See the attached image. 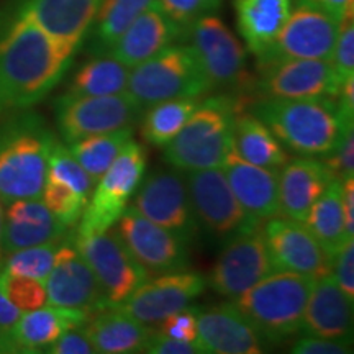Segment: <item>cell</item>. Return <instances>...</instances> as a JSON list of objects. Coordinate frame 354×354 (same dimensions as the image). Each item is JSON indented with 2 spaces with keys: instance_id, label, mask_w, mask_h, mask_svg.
Returning <instances> with one entry per match:
<instances>
[{
  "instance_id": "d590c367",
  "label": "cell",
  "mask_w": 354,
  "mask_h": 354,
  "mask_svg": "<svg viewBox=\"0 0 354 354\" xmlns=\"http://www.w3.org/2000/svg\"><path fill=\"white\" fill-rule=\"evenodd\" d=\"M61 243H48V245H38L21 250L12 251L6 254L3 271L12 276L30 277L35 281L43 282L50 276L53 264H55L56 251Z\"/></svg>"
},
{
  "instance_id": "ba28073f",
  "label": "cell",
  "mask_w": 354,
  "mask_h": 354,
  "mask_svg": "<svg viewBox=\"0 0 354 354\" xmlns=\"http://www.w3.org/2000/svg\"><path fill=\"white\" fill-rule=\"evenodd\" d=\"M143 112V105L128 91L112 95L64 94L55 104L57 130L68 145L133 127Z\"/></svg>"
},
{
  "instance_id": "60d3db41",
  "label": "cell",
  "mask_w": 354,
  "mask_h": 354,
  "mask_svg": "<svg viewBox=\"0 0 354 354\" xmlns=\"http://www.w3.org/2000/svg\"><path fill=\"white\" fill-rule=\"evenodd\" d=\"M154 3L167 19L183 30L184 35L198 17L210 12L203 0H154Z\"/></svg>"
},
{
  "instance_id": "4fadbf2b",
  "label": "cell",
  "mask_w": 354,
  "mask_h": 354,
  "mask_svg": "<svg viewBox=\"0 0 354 354\" xmlns=\"http://www.w3.org/2000/svg\"><path fill=\"white\" fill-rule=\"evenodd\" d=\"M123 245L149 276L184 271L189 266V243L159 227L130 205L115 223Z\"/></svg>"
},
{
  "instance_id": "4316f807",
  "label": "cell",
  "mask_w": 354,
  "mask_h": 354,
  "mask_svg": "<svg viewBox=\"0 0 354 354\" xmlns=\"http://www.w3.org/2000/svg\"><path fill=\"white\" fill-rule=\"evenodd\" d=\"M183 35V30L167 19L156 3H153L123 32L109 55L128 69H133L158 55Z\"/></svg>"
},
{
  "instance_id": "4dcf8cb0",
  "label": "cell",
  "mask_w": 354,
  "mask_h": 354,
  "mask_svg": "<svg viewBox=\"0 0 354 354\" xmlns=\"http://www.w3.org/2000/svg\"><path fill=\"white\" fill-rule=\"evenodd\" d=\"M342 184V180L338 179L331 180L322 196L313 202L304 221L305 227L310 230L318 245L330 258H333V254L343 246L344 241L353 240L346 236V230H344Z\"/></svg>"
},
{
  "instance_id": "816d5d0a",
  "label": "cell",
  "mask_w": 354,
  "mask_h": 354,
  "mask_svg": "<svg viewBox=\"0 0 354 354\" xmlns=\"http://www.w3.org/2000/svg\"><path fill=\"white\" fill-rule=\"evenodd\" d=\"M2 232H3V202L0 201V258L3 256L2 250Z\"/></svg>"
},
{
  "instance_id": "f6af8a7d",
  "label": "cell",
  "mask_w": 354,
  "mask_h": 354,
  "mask_svg": "<svg viewBox=\"0 0 354 354\" xmlns=\"http://www.w3.org/2000/svg\"><path fill=\"white\" fill-rule=\"evenodd\" d=\"M353 342L348 339H330L318 338V336L302 335L297 342H294L290 353L295 354H346L351 353Z\"/></svg>"
},
{
  "instance_id": "9a60e30c",
  "label": "cell",
  "mask_w": 354,
  "mask_h": 354,
  "mask_svg": "<svg viewBox=\"0 0 354 354\" xmlns=\"http://www.w3.org/2000/svg\"><path fill=\"white\" fill-rule=\"evenodd\" d=\"M133 207L159 227L169 230L185 243L194 240L198 223L194 215L185 179L177 172L156 171L141 180Z\"/></svg>"
},
{
  "instance_id": "277c9868",
  "label": "cell",
  "mask_w": 354,
  "mask_h": 354,
  "mask_svg": "<svg viewBox=\"0 0 354 354\" xmlns=\"http://www.w3.org/2000/svg\"><path fill=\"white\" fill-rule=\"evenodd\" d=\"M55 136L37 117H21L0 131V201L41 198Z\"/></svg>"
},
{
  "instance_id": "7402d4cb",
  "label": "cell",
  "mask_w": 354,
  "mask_h": 354,
  "mask_svg": "<svg viewBox=\"0 0 354 354\" xmlns=\"http://www.w3.org/2000/svg\"><path fill=\"white\" fill-rule=\"evenodd\" d=\"M69 227L44 205L41 198H21L3 205V256L21 248L63 243Z\"/></svg>"
},
{
  "instance_id": "f1b7e54d",
  "label": "cell",
  "mask_w": 354,
  "mask_h": 354,
  "mask_svg": "<svg viewBox=\"0 0 354 354\" xmlns=\"http://www.w3.org/2000/svg\"><path fill=\"white\" fill-rule=\"evenodd\" d=\"M294 0H233L236 28L246 48L258 57L289 20Z\"/></svg>"
},
{
  "instance_id": "7a4b0ae2",
  "label": "cell",
  "mask_w": 354,
  "mask_h": 354,
  "mask_svg": "<svg viewBox=\"0 0 354 354\" xmlns=\"http://www.w3.org/2000/svg\"><path fill=\"white\" fill-rule=\"evenodd\" d=\"M282 146L299 156H328L342 143L353 120L344 118L336 99H264L253 107Z\"/></svg>"
},
{
  "instance_id": "6da1fadb",
  "label": "cell",
  "mask_w": 354,
  "mask_h": 354,
  "mask_svg": "<svg viewBox=\"0 0 354 354\" xmlns=\"http://www.w3.org/2000/svg\"><path fill=\"white\" fill-rule=\"evenodd\" d=\"M74 53L17 10L0 33V115L43 100L69 69Z\"/></svg>"
},
{
  "instance_id": "5b68a950",
  "label": "cell",
  "mask_w": 354,
  "mask_h": 354,
  "mask_svg": "<svg viewBox=\"0 0 354 354\" xmlns=\"http://www.w3.org/2000/svg\"><path fill=\"white\" fill-rule=\"evenodd\" d=\"M236 112L232 97L202 100L183 130L165 146V161L185 172L221 167L233 146Z\"/></svg>"
},
{
  "instance_id": "484cf974",
  "label": "cell",
  "mask_w": 354,
  "mask_h": 354,
  "mask_svg": "<svg viewBox=\"0 0 354 354\" xmlns=\"http://www.w3.org/2000/svg\"><path fill=\"white\" fill-rule=\"evenodd\" d=\"M335 177L323 161L313 156L289 159L279 172V212L286 218L305 221L313 202Z\"/></svg>"
},
{
  "instance_id": "8fae6325",
  "label": "cell",
  "mask_w": 354,
  "mask_h": 354,
  "mask_svg": "<svg viewBox=\"0 0 354 354\" xmlns=\"http://www.w3.org/2000/svg\"><path fill=\"white\" fill-rule=\"evenodd\" d=\"M74 246L91 266L110 305H120L149 274L136 263L115 227L91 236H74Z\"/></svg>"
},
{
  "instance_id": "cb8c5ba5",
  "label": "cell",
  "mask_w": 354,
  "mask_h": 354,
  "mask_svg": "<svg viewBox=\"0 0 354 354\" xmlns=\"http://www.w3.org/2000/svg\"><path fill=\"white\" fill-rule=\"evenodd\" d=\"M102 0H21L17 10L30 17L50 37L76 53L88 35Z\"/></svg>"
},
{
  "instance_id": "9c48e42d",
  "label": "cell",
  "mask_w": 354,
  "mask_h": 354,
  "mask_svg": "<svg viewBox=\"0 0 354 354\" xmlns=\"http://www.w3.org/2000/svg\"><path fill=\"white\" fill-rule=\"evenodd\" d=\"M342 20L312 0H294L289 20L258 64L279 59H325L333 55Z\"/></svg>"
},
{
  "instance_id": "7dc6e473",
  "label": "cell",
  "mask_w": 354,
  "mask_h": 354,
  "mask_svg": "<svg viewBox=\"0 0 354 354\" xmlns=\"http://www.w3.org/2000/svg\"><path fill=\"white\" fill-rule=\"evenodd\" d=\"M148 354H201V348L196 343L180 342V339L171 338L161 331L153 330L149 338L146 339L143 351Z\"/></svg>"
},
{
  "instance_id": "b9f144b4",
  "label": "cell",
  "mask_w": 354,
  "mask_h": 354,
  "mask_svg": "<svg viewBox=\"0 0 354 354\" xmlns=\"http://www.w3.org/2000/svg\"><path fill=\"white\" fill-rule=\"evenodd\" d=\"M201 307H187L177 310L167 318L159 323V330L171 338L180 339V342L196 343L197 339V315Z\"/></svg>"
},
{
  "instance_id": "5bb4252c",
  "label": "cell",
  "mask_w": 354,
  "mask_h": 354,
  "mask_svg": "<svg viewBox=\"0 0 354 354\" xmlns=\"http://www.w3.org/2000/svg\"><path fill=\"white\" fill-rule=\"evenodd\" d=\"M274 271L261 227L230 236L207 284L221 297L234 300Z\"/></svg>"
},
{
  "instance_id": "d6986e66",
  "label": "cell",
  "mask_w": 354,
  "mask_h": 354,
  "mask_svg": "<svg viewBox=\"0 0 354 354\" xmlns=\"http://www.w3.org/2000/svg\"><path fill=\"white\" fill-rule=\"evenodd\" d=\"M261 233L274 271L299 272L312 277L331 272V258L302 221L272 216L264 221Z\"/></svg>"
},
{
  "instance_id": "8992f818",
  "label": "cell",
  "mask_w": 354,
  "mask_h": 354,
  "mask_svg": "<svg viewBox=\"0 0 354 354\" xmlns=\"http://www.w3.org/2000/svg\"><path fill=\"white\" fill-rule=\"evenodd\" d=\"M143 107L167 99L202 97L212 86L189 44H169L130 69L128 88Z\"/></svg>"
},
{
  "instance_id": "ac0fdd59",
  "label": "cell",
  "mask_w": 354,
  "mask_h": 354,
  "mask_svg": "<svg viewBox=\"0 0 354 354\" xmlns=\"http://www.w3.org/2000/svg\"><path fill=\"white\" fill-rule=\"evenodd\" d=\"M44 289L48 304L55 307L81 310L88 315L110 307L94 271L79 254L74 241L71 245L69 240L57 248L55 264L44 281Z\"/></svg>"
},
{
  "instance_id": "52a82bcc",
  "label": "cell",
  "mask_w": 354,
  "mask_h": 354,
  "mask_svg": "<svg viewBox=\"0 0 354 354\" xmlns=\"http://www.w3.org/2000/svg\"><path fill=\"white\" fill-rule=\"evenodd\" d=\"M148 153L145 146L130 140L115 161L97 180L84 214L79 220L76 236H91L115 227L128 202L143 180Z\"/></svg>"
},
{
  "instance_id": "ffe728a7",
  "label": "cell",
  "mask_w": 354,
  "mask_h": 354,
  "mask_svg": "<svg viewBox=\"0 0 354 354\" xmlns=\"http://www.w3.org/2000/svg\"><path fill=\"white\" fill-rule=\"evenodd\" d=\"M196 344L205 354H259L266 343L234 304L225 302L198 310Z\"/></svg>"
},
{
  "instance_id": "74e56055",
  "label": "cell",
  "mask_w": 354,
  "mask_h": 354,
  "mask_svg": "<svg viewBox=\"0 0 354 354\" xmlns=\"http://www.w3.org/2000/svg\"><path fill=\"white\" fill-rule=\"evenodd\" d=\"M48 177L61 180L87 198L91 197L95 185L91 176L84 171V167L69 151L68 146L59 141H55L51 148L50 161H48Z\"/></svg>"
},
{
  "instance_id": "f5cc1de1",
  "label": "cell",
  "mask_w": 354,
  "mask_h": 354,
  "mask_svg": "<svg viewBox=\"0 0 354 354\" xmlns=\"http://www.w3.org/2000/svg\"><path fill=\"white\" fill-rule=\"evenodd\" d=\"M203 2L207 3V7H209V10L212 12V10H215V8L220 7L221 0H203Z\"/></svg>"
},
{
  "instance_id": "f546056e",
  "label": "cell",
  "mask_w": 354,
  "mask_h": 354,
  "mask_svg": "<svg viewBox=\"0 0 354 354\" xmlns=\"http://www.w3.org/2000/svg\"><path fill=\"white\" fill-rule=\"evenodd\" d=\"M233 149L251 165L281 171L289 154L269 127L253 112H236L233 122Z\"/></svg>"
},
{
  "instance_id": "d6a6232c",
  "label": "cell",
  "mask_w": 354,
  "mask_h": 354,
  "mask_svg": "<svg viewBox=\"0 0 354 354\" xmlns=\"http://www.w3.org/2000/svg\"><path fill=\"white\" fill-rule=\"evenodd\" d=\"M130 69L113 56L95 55L84 63L71 79L66 94L112 95L127 92Z\"/></svg>"
},
{
  "instance_id": "c3c4849f",
  "label": "cell",
  "mask_w": 354,
  "mask_h": 354,
  "mask_svg": "<svg viewBox=\"0 0 354 354\" xmlns=\"http://www.w3.org/2000/svg\"><path fill=\"white\" fill-rule=\"evenodd\" d=\"M342 207L346 236L354 238V177L343 180L342 184Z\"/></svg>"
},
{
  "instance_id": "bcb514c9",
  "label": "cell",
  "mask_w": 354,
  "mask_h": 354,
  "mask_svg": "<svg viewBox=\"0 0 354 354\" xmlns=\"http://www.w3.org/2000/svg\"><path fill=\"white\" fill-rule=\"evenodd\" d=\"M48 354H95L94 344L91 343L82 326L64 331L50 346L44 349Z\"/></svg>"
},
{
  "instance_id": "681fc988",
  "label": "cell",
  "mask_w": 354,
  "mask_h": 354,
  "mask_svg": "<svg viewBox=\"0 0 354 354\" xmlns=\"http://www.w3.org/2000/svg\"><path fill=\"white\" fill-rule=\"evenodd\" d=\"M20 310L7 299L2 287V268H0V331H6L19 320Z\"/></svg>"
},
{
  "instance_id": "ee69618b",
  "label": "cell",
  "mask_w": 354,
  "mask_h": 354,
  "mask_svg": "<svg viewBox=\"0 0 354 354\" xmlns=\"http://www.w3.org/2000/svg\"><path fill=\"white\" fill-rule=\"evenodd\" d=\"M325 162L328 166L335 179L338 180H346L349 177H354V135H353V127L348 128L344 133L342 143L338 145V148L333 153L328 154V159Z\"/></svg>"
},
{
  "instance_id": "7bdbcfd3",
  "label": "cell",
  "mask_w": 354,
  "mask_h": 354,
  "mask_svg": "<svg viewBox=\"0 0 354 354\" xmlns=\"http://www.w3.org/2000/svg\"><path fill=\"white\" fill-rule=\"evenodd\" d=\"M331 274L348 299L354 300V238L346 240L331 258Z\"/></svg>"
},
{
  "instance_id": "603a6c76",
  "label": "cell",
  "mask_w": 354,
  "mask_h": 354,
  "mask_svg": "<svg viewBox=\"0 0 354 354\" xmlns=\"http://www.w3.org/2000/svg\"><path fill=\"white\" fill-rule=\"evenodd\" d=\"M225 172L234 197L251 220L263 225L266 220L279 216V171L251 165L233 149L225 158Z\"/></svg>"
},
{
  "instance_id": "7c38bea8",
  "label": "cell",
  "mask_w": 354,
  "mask_h": 354,
  "mask_svg": "<svg viewBox=\"0 0 354 354\" xmlns=\"http://www.w3.org/2000/svg\"><path fill=\"white\" fill-rule=\"evenodd\" d=\"M185 185L197 223L215 238H230L261 227L243 210L221 167L189 171Z\"/></svg>"
},
{
  "instance_id": "ab89813d",
  "label": "cell",
  "mask_w": 354,
  "mask_h": 354,
  "mask_svg": "<svg viewBox=\"0 0 354 354\" xmlns=\"http://www.w3.org/2000/svg\"><path fill=\"white\" fill-rule=\"evenodd\" d=\"M331 66H333L338 87L348 79L354 77V20L353 15L344 17L339 26V35L336 39L333 55H331Z\"/></svg>"
},
{
  "instance_id": "3957f363",
  "label": "cell",
  "mask_w": 354,
  "mask_h": 354,
  "mask_svg": "<svg viewBox=\"0 0 354 354\" xmlns=\"http://www.w3.org/2000/svg\"><path fill=\"white\" fill-rule=\"evenodd\" d=\"M317 277L272 271L233 300L264 343L279 344L300 333L308 295Z\"/></svg>"
},
{
  "instance_id": "d4e9b609",
  "label": "cell",
  "mask_w": 354,
  "mask_h": 354,
  "mask_svg": "<svg viewBox=\"0 0 354 354\" xmlns=\"http://www.w3.org/2000/svg\"><path fill=\"white\" fill-rule=\"evenodd\" d=\"M300 335L353 342V300L336 284L333 274L313 282L305 305Z\"/></svg>"
},
{
  "instance_id": "f35d334b",
  "label": "cell",
  "mask_w": 354,
  "mask_h": 354,
  "mask_svg": "<svg viewBox=\"0 0 354 354\" xmlns=\"http://www.w3.org/2000/svg\"><path fill=\"white\" fill-rule=\"evenodd\" d=\"M2 287L7 299L20 312H28L48 304V295L44 284L30 277L12 276L2 269Z\"/></svg>"
},
{
  "instance_id": "e0dca14e",
  "label": "cell",
  "mask_w": 354,
  "mask_h": 354,
  "mask_svg": "<svg viewBox=\"0 0 354 354\" xmlns=\"http://www.w3.org/2000/svg\"><path fill=\"white\" fill-rule=\"evenodd\" d=\"M207 279L198 272L174 271L146 279L120 307L145 325H159L177 310L187 307L205 290Z\"/></svg>"
},
{
  "instance_id": "44dd1931",
  "label": "cell",
  "mask_w": 354,
  "mask_h": 354,
  "mask_svg": "<svg viewBox=\"0 0 354 354\" xmlns=\"http://www.w3.org/2000/svg\"><path fill=\"white\" fill-rule=\"evenodd\" d=\"M91 317L81 310L55 305L21 312L10 328L0 331V353H44L64 331L79 328Z\"/></svg>"
},
{
  "instance_id": "30bf717a",
  "label": "cell",
  "mask_w": 354,
  "mask_h": 354,
  "mask_svg": "<svg viewBox=\"0 0 354 354\" xmlns=\"http://www.w3.org/2000/svg\"><path fill=\"white\" fill-rule=\"evenodd\" d=\"M185 33L212 88L254 87V79L246 69L245 46L220 17L203 13Z\"/></svg>"
},
{
  "instance_id": "83f0119b",
  "label": "cell",
  "mask_w": 354,
  "mask_h": 354,
  "mask_svg": "<svg viewBox=\"0 0 354 354\" xmlns=\"http://www.w3.org/2000/svg\"><path fill=\"white\" fill-rule=\"evenodd\" d=\"M82 328L95 351L102 354L141 353L153 331L149 325L128 315L117 305L92 313Z\"/></svg>"
},
{
  "instance_id": "e575fe53",
  "label": "cell",
  "mask_w": 354,
  "mask_h": 354,
  "mask_svg": "<svg viewBox=\"0 0 354 354\" xmlns=\"http://www.w3.org/2000/svg\"><path fill=\"white\" fill-rule=\"evenodd\" d=\"M130 140H133V127H125L79 140L68 148L95 184Z\"/></svg>"
},
{
  "instance_id": "2e32d148",
  "label": "cell",
  "mask_w": 354,
  "mask_h": 354,
  "mask_svg": "<svg viewBox=\"0 0 354 354\" xmlns=\"http://www.w3.org/2000/svg\"><path fill=\"white\" fill-rule=\"evenodd\" d=\"M258 71L254 88L266 99H336L339 91L331 61L279 59L258 64Z\"/></svg>"
},
{
  "instance_id": "1f68e13d",
  "label": "cell",
  "mask_w": 354,
  "mask_h": 354,
  "mask_svg": "<svg viewBox=\"0 0 354 354\" xmlns=\"http://www.w3.org/2000/svg\"><path fill=\"white\" fill-rule=\"evenodd\" d=\"M154 0H102L91 30V51L107 55L123 32Z\"/></svg>"
},
{
  "instance_id": "f907efd6",
  "label": "cell",
  "mask_w": 354,
  "mask_h": 354,
  "mask_svg": "<svg viewBox=\"0 0 354 354\" xmlns=\"http://www.w3.org/2000/svg\"><path fill=\"white\" fill-rule=\"evenodd\" d=\"M312 2H315L317 6L333 13L339 20H343L344 17L353 15L354 10V0H312Z\"/></svg>"
},
{
  "instance_id": "8d00e7d4",
  "label": "cell",
  "mask_w": 354,
  "mask_h": 354,
  "mask_svg": "<svg viewBox=\"0 0 354 354\" xmlns=\"http://www.w3.org/2000/svg\"><path fill=\"white\" fill-rule=\"evenodd\" d=\"M41 201L57 218L63 221L66 227L71 228L79 223L88 198L81 196V194L64 183H61V180L46 177V183H44L41 192Z\"/></svg>"
},
{
  "instance_id": "836d02e7",
  "label": "cell",
  "mask_w": 354,
  "mask_h": 354,
  "mask_svg": "<svg viewBox=\"0 0 354 354\" xmlns=\"http://www.w3.org/2000/svg\"><path fill=\"white\" fill-rule=\"evenodd\" d=\"M201 102V97H183L154 102L145 107L146 112L141 120L143 140L151 146L165 148L183 130L185 122L196 112Z\"/></svg>"
}]
</instances>
